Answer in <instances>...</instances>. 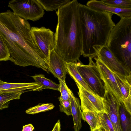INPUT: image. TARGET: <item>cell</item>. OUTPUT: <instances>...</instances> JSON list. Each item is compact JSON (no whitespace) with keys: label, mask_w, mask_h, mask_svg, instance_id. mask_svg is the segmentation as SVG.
Segmentation results:
<instances>
[{"label":"cell","mask_w":131,"mask_h":131,"mask_svg":"<svg viewBox=\"0 0 131 131\" xmlns=\"http://www.w3.org/2000/svg\"><path fill=\"white\" fill-rule=\"evenodd\" d=\"M72 115V116L74 131H80L82 127V111L79 99L74 95L71 102Z\"/></svg>","instance_id":"cell-16"},{"label":"cell","mask_w":131,"mask_h":131,"mask_svg":"<svg viewBox=\"0 0 131 131\" xmlns=\"http://www.w3.org/2000/svg\"><path fill=\"white\" fill-rule=\"evenodd\" d=\"M32 37L48 64L50 51L53 48V32L44 27H31Z\"/></svg>","instance_id":"cell-7"},{"label":"cell","mask_w":131,"mask_h":131,"mask_svg":"<svg viewBox=\"0 0 131 131\" xmlns=\"http://www.w3.org/2000/svg\"><path fill=\"white\" fill-rule=\"evenodd\" d=\"M8 102L0 104V110L8 108Z\"/></svg>","instance_id":"cell-31"},{"label":"cell","mask_w":131,"mask_h":131,"mask_svg":"<svg viewBox=\"0 0 131 131\" xmlns=\"http://www.w3.org/2000/svg\"><path fill=\"white\" fill-rule=\"evenodd\" d=\"M102 127L105 131H115L113 125L107 114L104 111L98 113Z\"/></svg>","instance_id":"cell-25"},{"label":"cell","mask_w":131,"mask_h":131,"mask_svg":"<svg viewBox=\"0 0 131 131\" xmlns=\"http://www.w3.org/2000/svg\"><path fill=\"white\" fill-rule=\"evenodd\" d=\"M102 98L104 112L107 114L115 131H122L119 119V102L108 90Z\"/></svg>","instance_id":"cell-8"},{"label":"cell","mask_w":131,"mask_h":131,"mask_svg":"<svg viewBox=\"0 0 131 131\" xmlns=\"http://www.w3.org/2000/svg\"><path fill=\"white\" fill-rule=\"evenodd\" d=\"M82 119L89 125L91 131L102 127L98 113L88 111L82 112Z\"/></svg>","instance_id":"cell-18"},{"label":"cell","mask_w":131,"mask_h":131,"mask_svg":"<svg viewBox=\"0 0 131 131\" xmlns=\"http://www.w3.org/2000/svg\"><path fill=\"white\" fill-rule=\"evenodd\" d=\"M93 131H105V130L103 128L101 127L99 128L95 129Z\"/></svg>","instance_id":"cell-32"},{"label":"cell","mask_w":131,"mask_h":131,"mask_svg":"<svg viewBox=\"0 0 131 131\" xmlns=\"http://www.w3.org/2000/svg\"><path fill=\"white\" fill-rule=\"evenodd\" d=\"M34 129V126L30 124L23 126L22 131H33Z\"/></svg>","instance_id":"cell-29"},{"label":"cell","mask_w":131,"mask_h":131,"mask_svg":"<svg viewBox=\"0 0 131 131\" xmlns=\"http://www.w3.org/2000/svg\"><path fill=\"white\" fill-rule=\"evenodd\" d=\"M54 105L52 103H39L34 107L28 108L25 111L26 113L34 114L45 112L52 109Z\"/></svg>","instance_id":"cell-23"},{"label":"cell","mask_w":131,"mask_h":131,"mask_svg":"<svg viewBox=\"0 0 131 131\" xmlns=\"http://www.w3.org/2000/svg\"><path fill=\"white\" fill-rule=\"evenodd\" d=\"M86 5L96 10L115 14L121 18L131 16V9H123L112 7L103 3L101 0H91L87 2Z\"/></svg>","instance_id":"cell-15"},{"label":"cell","mask_w":131,"mask_h":131,"mask_svg":"<svg viewBox=\"0 0 131 131\" xmlns=\"http://www.w3.org/2000/svg\"><path fill=\"white\" fill-rule=\"evenodd\" d=\"M30 24L9 10L0 13V35L15 64L32 66L45 71L48 68L39 49L32 35Z\"/></svg>","instance_id":"cell-1"},{"label":"cell","mask_w":131,"mask_h":131,"mask_svg":"<svg viewBox=\"0 0 131 131\" xmlns=\"http://www.w3.org/2000/svg\"><path fill=\"white\" fill-rule=\"evenodd\" d=\"M8 50L0 35V61L9 60Z\"/></svg>","instance_id":"cell-27"},{"label":"cell","mask_w":131,"mask_h":131,"mask_svg":"<svg viewBox=\"0 0 131 131\" xmlns=\"http://www.w3.org/2000/svg\"><path fill=\"white\" fill-rule=\"evenodd\" d=\"M79 12L82 34V55L94 58L100 49L107 45L115 25L112 19L113 14L96 10L79 3Z\"/></svg>","instance_id":"cell-3"},{"label":"cell","mask_w":131,"mask_h":131,"mask_svg":"<svg viewBox=\"0 0 131 131\" xmlns=\"http://www.w3.org/2000/svg\"><path fill=\"white\" fill-rule=\"evenodd\" d=\"M56 13L58 22L54 34V50L66 62L77 63L82 55V49L79 3L71 1Z\"/></svg>","instance_id":"cell-2"},{"label":"cell","mask_w":131,"mask_h":131,"mask_svg":"<svg viewBox=\"0 0 131 131\" xmlns=\"http://www.w3.org/2000/svg\"><path fill=\"white\" fill-rule=\"evenodd\" d=\"M119 103V119L122 131H131V115L126 110L123 104Z\"/></svg>","instance_id":"cell-19"},{"label":"cell","mask_w":131,"mask_h":131,"mask_svg":"<svg viewBox=\"0 0 131 131\" xmlns=\"http://www.w3.org/2000/svg\"><path fill=\"white\" fill-rule=\"evenodd\" d=\"M35 82L40 83L43 90L49 89L59 91L60 85L50 79L46 78L42 74L36 75L32 76Z\"/></svg>","instance_id":"cell-21"},{"label":"cell","mask_w":131,"mask_h":131,"mask_svg":"<svg viewBox=\"0 0 131 131\" xmlns=\"http://www.w3.org/2000/svg\"><path fill=\"white\" fill-rule=\"evenodd\" d=\"M89 63L84 65L79 59L76 63L79 72L89 88L96 95L103 98L107 91L96 63L89 57Z\"/></svg>","instance_id":"cell-5"},{"label":"cell","mask_w":131,"mask_h":131,"mask_svg":"<svg viewBox=\"0 0 131 131\" xmlns=\"http://www.w3.org/2000/svg\"><path fill=\"white\" fill-rule=\"evenodd\" d=\"M60 102L59 110L68 116L72 115L71 101L65 100L58 98Z\"/></svg>","instance_id":"cell-28"},{"label":"cell","mask_w":131,"mask_h":131,"mask_svg":"<svg viewBox=\"0 0 131 131\" xmlns=\"http://www.w3.org/2000/svg\"><path fill=\"white\" fill-rule=\"evenodd\" d=\"M8 7L16 15L26 20L35 21L43 17L44 10L37 0H13Z\"/></svg>","instance_id":"cell-6"},{"label":"cell","mask_w":131,"mask_h":131,"mask_svg":"<svg viewBox=\"0 0 131 131\" xmlns=\"http://www.w3.org/2000/svg\"><path fill=\"white\" fill-rule=\"evenodd\" d=\"M107 46L131 73V16L121 18L112 29Z\"/></svg>","instance_id":"cell-4"},{"label":"cell","mask_w":131,"mask_h":131,"mask_svg":"<svg viewBox=\"0 0 131 131\" xmlns=\"http://www.w3.org/2000/svg\"><path fill=\"white\" fill-rule=\"evenodd\" d=\"M96 57L113 72L126 77L129 75L122 63L115 56L107 45L100 49L97 52Z\"/></svg>","instance_id":"cell-11"},{"label":"cell","mask_w":131,"mask_h":131,"mask_svg":"<svg viewBox=\"0 0 131 131\" xmlns=\"http://www.w3.org/2000/svg\"><path fill=\"white\" fill-rule=\"evenodd\" d=\"M44 10L48 11L56 10L70 2L71 0H37Z\"/></svg>","instance_id":"cell-20"},{"label":"cell","mask_w":131,"mask_h":131,"mask_svg":"<svg viewBox=\"0 0 131 131\" xmlns=\"http://www.w3.org/2000/svg\"><path fill=\"white\" fill-rule=\"evenodd\" d=\"M81 101L80 107L82 112L88 111L97 112L104 111L103 98L88 91L81 86L77 85Z\"/></svg>","instance_id":"cell-9"},{"label":"cell","mask_w":131,"mask_h":131,"mask_svg":"<svg viewBox=\"0 0 131 131\" xmlns=\"http://www.w3.org/2000/svg\"><path fill=\"white\" fill-rule=\"evenodd\" d=\"M66 62L54 51V48L49 52L48 67L50 72L58 79L65 81L67 74Z\"/></svg>","instance_id":"cell-12"},{"label":"cell","mask_w":131,"mask_h":131,"mask_svg":"<svg viewBox=\"0 0 131 131\" xmlns=\"http://www.w3.org/2000/svg\"><path fill=\"white\" fill-rule=\"evenodd\" d=\"M61 123L59 119H58L54 125L52 131H60Z\"/></svg>","instance_id":"cell-30"},{"label":"cell","mask_w":131,"mask_h":131,"mask_svg":"<svg viewBox=\"0 0 131 131\" xmlns=\"http://www.w3.org/2000/svg\"><path fill=\"white\" fill-rule=\"evenodd\" d=\"M76 63L66 62L67 74L69 75L74 80L77 85L81 86L88 91L95 94L89 88L79 72L76 67Z\"/></svg>","instance_id":"cell-17"},{"label":"cell","mask_w":131,"mask_h":131,"mask_svg":"<svg viewBox=\"0 0 131 131\" xmlns=\"http://www.w3.org/2000/svg\"><path fill=\"white\" fill-rule=\"evenodd\" d=\"M108 6L123 9H131V0H101Z\"/></svg>","instance_id":"cell-22"},{"label":"cell","mask_w":131,"mask_h":131,"mask_svg":"<svg viewBox=\"0 0 131 131\" xmlns=\"http://www.w3.org/2000/svg\"><path fill=\"white\" fill-rule=\"evenodd\" d=\"M113 73L122 95L123 99L121 103L126 110L131 115V84L127 80L126 77L115 73Z\"/></svg>","instance_id":"cell-14"},{"label":"cell","mask_w":131,"mask_h":131,"mask_svg":"<svg viewBox=\"0 0 131 131\" xmlns=\"http://www.w3.org/2000/svg\"><path fill=\"white\" fill-rule=\"evenodd\" d=\"M59 82V91L61 94L59 99L71 101L74 95L72 91L68 87L65 81L58 79Z\"/></svg>","instance_id":"cell-24"},{"label":"cell","mask_w":131,"mask_h":131,"mask_svg":"<svg viewBox=\"0 0 131 131\" xmlns=\"http://www.w3.org/2000/svg\"><path fill=\"white\" fill-rule=\"evenodd\" d=\"M23 92H12L0 94V104L5 103L14 100L20 99L21 94Z\"/></svg>","instance_id":"cell-26"},{"label":"cell","mask_w":131,"mask_h":131,"mask_svg":"<svg viewBox=\"0 0 131 131\" xmlns=\"http://www.w3.org/2000/svg\"><path fill=\"white\" fill-rule=\"evenodd\" d=\"M94 58L95 60L97 67L104 83L107 91H110L119 102H122V95L113 73L98 58L96 57Z\"/></svg>","instance_id":"cell-10"},{"label":"cell","mask_w":131,"mask_h":131,"mask_svg":"<svg viewBox=\"0 0 131 131\" xmlns=\"http://www.w3.org/2000/svg\"><path fill=\"white\" fill-rule=\"evenodd\" d=\"M43 90L38 83H11L5 82L0 79V94L29 91H40Z\"/></svg>","instance_id":"cell-13"}]
</instances>
